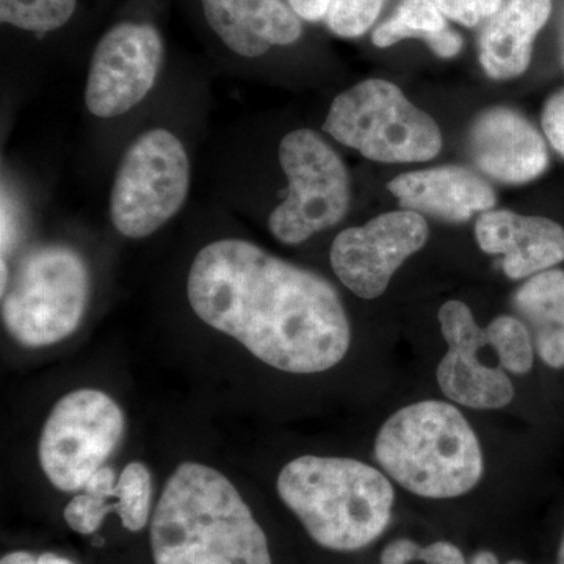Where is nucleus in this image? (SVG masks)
Wrapping results in <instances>:
<instances>
[{"label": "nucleus", "instance_id": "1", "mask_svg": "<svg viewBox=\"0 0 564 564\" xmlns=\"http://www.w3.org/2000/svg\"><path fill=\"white\" fill-rule=\"evenodd\" d=\"M187 296L196 317L281 372H326L350 350L336 289L247 240L204 247L193 259Z\"/></svg>", "mask_w": 564, "mask_h": 564}, {"label": "nucleus", "instance_id": "2", "mask_svg": "<svg viewBox=\"0 0 564 564\" xmlns=\"http://www.w3.org/2000/svg\"><path fill=\"white\" fill-rule=\"evenodd\" d=\"M154 564H273L265 532L214 467L182 463L170 475L151 521Z\"/></svg>", "mask_w": 564, "mask_h": 564}, {"label": "nucleus", "instance_id": "3", "mask_svg": "<svg viewBox=\"0 0 564 564\" xmlns=\"http://www.w3.org/2000/svg\"><path fill=\"white\" fill-rule=\"evenodd\" d=\"M276 491L315 543L334 552L375 543L391 524L395 503L388 475L339 456L292 459L278 475Z\"/></svg>", "mask_w": 564, "mask_h": 564}, {"label": "nucleus", "instance_id": "4", "mask_svg": "<svg viewBox=\"0 0 564 564\" xmlns=\"http://www.w3.org/2000/svg\"><path fill=\"white\" fill-rule=\"evenodd\" d=\"M373 454L389 478L425 499H455L485 474L484 451L455 404L423 400L393 413L375 437Z\"/></svg>", "mask_w": 564, "mask_h": 564}, {"label": "nucleus", "instance_id": "5", "mask_svg": "<svg viewBox=\"0 0 564 564\" xmlns=\"http://www.w3.org/2000/svg\"><path fill=\"white\" fill-rule=\"evenodd\" d=\"M90 296L87 263L65 245H43L22 256L2 292V322L22 347H51L79 328Z\"/></svg>", "mask_w": 564, "mask_h": 564}, {"label": "nucleus", "instance_id": "6", "mask_svg": "<svg viewBox=\"0 0 564 564\" xmlns=\"http://www.w3.org/2000/svg\"><path fill=\"white\" fill-rule=\"evenodd\" d=\"M323 131L375 162H425L443 148L436 121L381 79L364 80L337 96Z\"/></svg>", "mask_w": 564, "mask_h": 564}, {"label": "nucleus", "instance_id": "7", "mask_svg": "<svg viewBox=\"0 0 564 564\" xmlns=\"http://www.w3.org/2000/svg\"><path fill=\"white\" fill-rule=\"evenodd\" d=\"M191 191L184 144L165 129L141 133L122 155L110 193V220L129 239H143L172 220Z\"/></svg>", "mask_w": 564, "mask_h": 564}, {"label": "nucleus", "instance_id": "8", "mask_svg": "<svg viewBox=\"0 0 564 564\" xmlns=\"http://www.w3.org/2000/svg\"><path fill=\"white\" fill-rule=\"evenodd\" d=\"M280 162L289 195L269 218L270 232L284 245L306 242L344 220L350 206V181L337 152L310 129L288 133Z\"/></svg>", "mask_w": 564, "mask_h": 564}, {"label": "nucleus", "instance_id": "9", "mask_svg": "<svg viewBox=\"0 0 564 564\" xmlns=\"http://www.w3.org/2000/svg\"><path fill=\"white\" fill-rule=\"evenodd\" d=\"M124 433V414L106 392L77 389L52 408L40 440V464L58 491L80 492L106 466Z\"/></svg>", "mask_w": 564, "mask_h": 564}, {"label": "nucleus", "instance_id": "10", "mask_svg": "<svg viewBox=\"0 0 564 564\" xmlns=\"http://www.w3.org/2000/svg\"><path fill=\"white\" fill-rule=\"evenodd\" d=\"M429 225L414 210L388 212L334 239L329 259L345 288L362 300L383 295L393 274L429 240Z\"/></svg>", "mask_w": 564, "mask_h": 564}, {"label": "nucleus", "instance_id": "11", "mask_svg": "<svg viewBox=\"0 0 564 564\" xmlns=\"http://www.w3.org/2000/svg\"><path fill=\"white\" fill-rule=\"evenodd\" d=\"M163 41L151 24L121 22L93 52L85 104L98 118H115L139 106L158 80Z\"/></svg>", "mask_w": 564, "mask_h": 564}, {"label": "nucleus", "instance_id": "12", "mask_svg": "<svg viewBox=\"0 0 564 564\" xmlns=\"http://www.w3.org/2000/svg\"><path fill=\"white\" fill-rule=\"evenodd\" d=\"M469 151L481 172L505 184H525L549 166L541 133L521 113L505 107L486 110L475 120Z\"/></svg>", "mask_w": 564, "mask_h": 564}, {"label": "nucleus", "instance_id": "13", "mask_svg": "<svg viewBox=\"0 0 564 564\" xmlns=\"http://www.w3.org/2000/svg\"><path fill=\"white\" fill-rule=\"evenodd\" d=\"M475 239L486 254H502L510 280H529L564 261V228L544 217L488 210L475 225Z\"/></svg>", "mask_w": 564, "mask_h": 564}, {"label": "nucleus", "instance_id": "14", "mask_svg": "<svg viewBox=\"0 0 564 564\" xmlns=\"http://www.w3.org/2000/svg\"><path fill=\"white\" fill-rule=\"evenodd\" d=\"M111 499L120 500L122 505L120 519L126 530H143L151 514L150 469L140 462L129 463L117 481V474L111 467H101L66 505L63 518L74 532L93 534L98 532L107 516L117 513V505Z\"/></svg>", "mask_w": 564, "mask_h": 564}, {"label": "nucleus", "instance_id": "15", "mask_svg": "<svg viewBox=\"0 0 564 564\" xmlns=\"http://www.w3.org/2000/svg\"><path fill=\"white\" fill-rule=\"evenodd\" d=\"M212 31L240 57H261L302 36V22L282 0H202Z\"/></svg>", "mask_w": 564, "mask_h": 564}, {"label": "nucleus", "instance_id": "16", "mask_svg": "<svg viewBox=\"0 0 564 564\" xmlns=\"http://www.w3.org/2000/svg\"><path fill=\"white\" fill-rule=\"evenodd\" d=\"M388 188L403 209L447 221L469 220L477 212L491 210L496 204L491 185L463 166L404 173L389 182Z\"/></svg>", "mask_w": 564, "mask_h": 564}, {"label": "nucleus", "instance_id": "17", "mask_svg": "<svg viewBox=\"0 0 564 564\" xmlns=\"http://www.w3.org/2000/svg\"><path fill=\"white\" fill-rule=\"evenodd\" d=\"M551 11L552 0H503L480 39V63L489 77L507 80L525 73Z\"/></svg>", "mask_w": 564, "mask_h": 564}, {"label": "nucleus", "instance_id": "18", "mask_svg": "<svg viewBox=\"0 0 564 564\" xmlns=\"http://www.w3.org/2000/svg\"><path fill=\"white\" fill-rule=\"evenodd\" d=\"M447 348L436 380L448 400L470 410H502L513 402L514 386L507 370L484 358L489 348Z\"/></svg>", "mask_w": 564, "mask_h": 564}, {"label": "nucleus", "instance_id": "19", "mask_svg": "<svg viewBox=\"0 0 564 564\" xmlns=\"http://www.w3.org/2000/svg\"><path fill=\"white\" fill-rule=\"evenodd\" d=\"M513 307L525 323L534 350L545 366L564 369V272L534 274L514 292Z\"/></svg>", "mask_w": 564, "mask_h": 564}, {"label": "nucleus", "instance_id": "20", "mask_svg": "<svg viewBox=\"0 0 564 564\" xmlns=\"http://www.w3.org/2000/svg\"><path fill=\"white\" fill-rule=\"evenodd\" d=\"M419 39L434 54L452 58L462 51L463 40L445 24L443 11L433 0H402L395 14L373 32V44L389 47L399 41Z\"/></svg>", "mask_w": 564, "mask_h": 564}, {"label": "nucleus", "instance_id": "21", "mask_svg": "<svg viewBox=\"0 0 564 564\" xmlns=\"http://www.w3.org/2000/svg\"><path fill=\"white\" fill-rule=\"evenodd\" d=\"M489 348L502 369L527 375L533 369L534 344L525 323L514 315H500L486 326Z\"/></svg>", "mask_w": 564, "mask_h": 564}, {"label": "nucleus", "instance_id": "22", "mask_svg": "<svg viewBox=\"0 0 564 564\" xmlns=\"http://www.w3.org/2000/svg\"><path fill=\"white\" fill-rule=\"evenodd\" d=\"M76 0H0V20L22 31H57L73 18Z\"/></svg>", "mask_w": 564, "mask_h": 564}, {"label": "nucleus", "instance_id": "23", "mask_svg": "<svg viewBox=\"0 0 564 564\" xmlns=\"http://www.w3.org/2000/svg\"><path fill=\"white\" fill-rule=\"evenodd\" d=\"M380 564H467L463 552L455 544L437 541L430 545H419L414 541L400 538L386 545Z\"/></svg>", "mask_w": 564, "mask_h": 564}, {"label": "nucleus", "instance_id": "24", "mask_svg": "<svg viewBox=\"0 0 564 564\" xmlns=\"http://www.w3.org/2000/svg\"><path fill=\"white\" fill-rule=\"evenodd\" d=\"M384 0H333L326 22L336 35L356 39L372 28Z\"/></svg>", "mask_w": 564, "mask_h": 564}, {"label": "nucleus", "instance_id": "25", "mask_svg": "<svg viewBox=\"0 0 564 564\" xmlns=\"http://www.w3.org/2000/svg\"><path fill=\"white\" fill-rule=\"evenodd\" d=\"M444 17L466 28H474L481 20L492 18L502 7L503 0H433Z\"/></svg>", "mask_w": 564, "mask_h": 564}, {"label": "nucleus", "instance_id": "26", "mask_svg": "<svg viewBox=\"0 0 564 564\" xmlns=\"http://www.w3.org/2000/svg\"><path fill=\"white\" fill-rule=\"evenodd\" d=\"M541 124L551 147L564 159V88L545 102Z\"/></svg>", "mask_w": 564, "mask_h": 564}, {"label": "nucleus", "instance_id": "27", "mask_svg": "<svg viewBox=\"0 0 564 564\" xmlns=\"http://www.w3.org/2000/svg\"><path fill=\"white\" fill-rule=\"evenodd\" d=\"M20 234V217L17 214V206L6 191L2 193V231H0V242H2V261H7L14 250Z\"/></svg>", "mask_w": 564, "mask_h": 564}, {"label": "nucleus", "instance_id": "28", "mask_svg": "<svg viewBox=\"0 0 564 564\" xmlns=\"http://www.w3.org/2000/svg\"><path fill=\"white\" fill-rule=\"evenodd\" d=\"M293 13L306 21H321L328 17L333 0H289Z\"/></svg>", "mask_w": 564, "mask_h": 564}, {"label": "nucleus", "instance_id": "29", "mask_svg": "<svg viewBox=\"0 0 564 564\" xmlns=\"http://www.w3.org/2000/svg\"><path fill=\"white\" fill-rule=\"evenodd\" d=\"M470 564H500L499 560H497V556L492 554V552L489 551H480L478 554H475L473 562ZM507 564H525L524 562H521V560H511V562H508Z\"/></svg>", "mask_w": 564, "mask_h": 564}, {"label": "nucleus", "instance_id": "30", "mask_svg": "<svg viewBox=\"0 0 564 564\" xmlns=\"http://www.w3.org/2000/svg\"><path fill=\"white\" fill-rule=\"evenodd\" d=\"M36 564H74L68 558L55 554H41Z\"/></svg>", "mask_w": 564, "mask_h": 564}, {"label": "nucleus", "instance_id": "31", "mask_svg": "<svg viewBox=\"0 0 564 564\" xmlns=\"http://www.w3.org/2000/svg\"><path fill=\"white\" fill-rule=\"evenodd\" d=\"M556 564H564V532L562 541H560L558 554H556Z\"/></svg>", "mask_w": 564, "mask_h": 564}, {"label": "nucleus", "instance_id": "32", "mask_svg": "<svg viewBox=\"0 0 564 564\" xmlns=\"http://www.w3.org/2000/svg\"><path fill=\"white\" fill-rule=\"evenodd\" d=\"M562 57H563V65H564V25H563V35H562Z\"/></svg>", "mask_w": 564, "mask_h": 564}]
</instances>
